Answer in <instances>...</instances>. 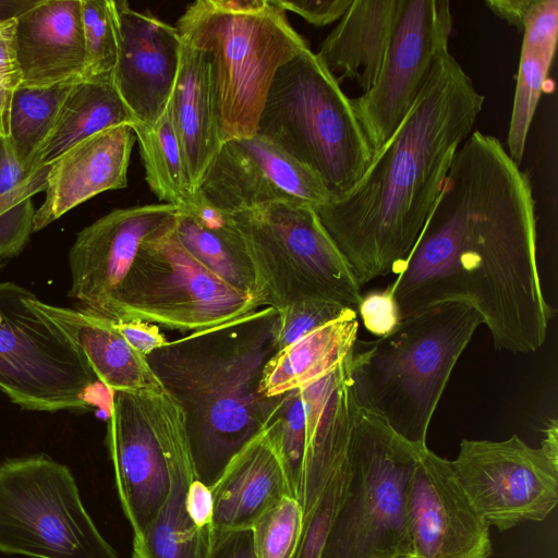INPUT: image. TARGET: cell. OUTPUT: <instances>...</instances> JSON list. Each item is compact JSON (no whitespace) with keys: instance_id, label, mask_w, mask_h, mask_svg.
<instances>
[{"instance_id":"1","label":"cell","mask_w":558,"mask_h":558,"mask_svg":"<svg viewBox=\"0 0 558 558\" xmlns=\"http://www.w3.org/2000/svg\"><path fill=\"white\" fill-rule=\"evenodd\" d=\"M388 286L401 319L440 303L472 307L494 347L531 353L556 311L544 296L529 177L495 136L480 131L459 146L440 194Z\"/></svg>"},{"instance_id":"2","label":"cell","mask_w":558,"mask_h":558,"mask_svg":"<svg viewBox=\"0 0 558 558\" xmlns=\"http://www.w3.org/2000/svg\"><path fill=\"white\" fill-rule=\"evenodd\" d=\"M485 97L448 50L414 105L344 194L314 210L359 284L397 274L440 194Z\"/></svg>"},{"instance_id":"3","label":"cell","mask_w":558,"mask_h":558,"mask_svg":"<svg viewBox=\"0 0 558 558\" xmlns=\"http://www.w3.org/2000/svg\"><path fill=\"white\" fill-rule=\"evenodd\" d=\"M278 318L264 306L145 356L183 412L195 476L209 488L270 417L274 397L262 396L259 384L277 352Z\"/></svg>"},{"instance_id":"4","label":"cell","mask_w":558,"mask_h":558,"mask_svg":"<svg viewBox=\"0 0 558 558\" xmlns=\"http://www.w3.org/2000/svg\"><path fill=\"white\" fill-rule=\"evenodd\" d=\"M482 324L472 307L449 302L401 319L385 337L357 339L351 375L360 407L411 444L427 445L450 375Z\"/></svg>"},{"instance_id":"5","label":"cell","mask_w":558,"mask_h":558,"mask_svg":"<svg viewBox=\"0 0 558 558\" xmlns=\"http://www.w3.org/2000/svg\"><path fill=\"white\" fill-rule=\"evenodd\" d=\"M175 27L210 57L222 142L256 134L274 75L308 47L276 0H197Z\"/></svg>"},{"instance_id":"6","label":"cell","mask_w":558,"mask_h":558,"mask_svg":"<svg viewBox=\"0 0 558 558\" xmlns=\"http://www.w3.org/2000/svg\"><path fill=\"white\" fill-rule=\"evenodd\" d=\"M256 134L316 174L331 198L349 191L373 157L351 98L310 47L277 70Z\"/></svg>"},{"instance_id":"7","label":"cell","mask_w":558,"mask_h":558,"mask_svg":"<svg viewBox=\"0 0 558 558\" xmlns=\"http://www.w3.org/2000/svg\"><path fill=\"white\" fill-rule=\"evenodd\" d=\"M361 408L345 494L320 558L409 557L408 489L418 449Z\"/></svg>"},{"instance_id":"8","label":"cell","mask_w":558,"mask_h":558,"mask_svg":"<svg viewBox=\"0 0 558 558\" xmlns=\"http://www.w3.org/2000/svg\"><path fill=\"white\" fill-rule=\"evenodd\" d=\"M231 217L245 243L265 306L280 311L316 299L356 311L361 286L312 205L274 203Z\"/></svg>"},{"instance_id":"9","label":"cell","mask_w":558,"mask_h":558,"mask_svg":"<svg viewBox=\"0 0 558 558\" xmlns=\"http://www.w3.org/2000/svg\"><path fill=\"white\" fill-rule=\"evenodd\" d=\"M0 553L119 558L85 509L71 470L46 454L0 463Z\"/></svg>"},{"instance_id":"10","label":"cell","mask_w":558,"mask_h":558,"mask_svg":"<svg viewBox=\"0 0 558 558\" xmlns=\"http://www.w3.org/2000/svg\"><path fill=\"white\" fill-rule=\"evenodd\" d=\"M260 307L257 299L227 284L197 262L173 226L142 243L112 299L109 320L140 319L192 332Z\"/></svg>"},{"instance_id":"11","label":"cell","mask_w":558,"mask_h":558,"mask_svg":"<svg viewBox=\"0 0 558 558\" xmlns=\"http://www.w3.org/2000/svg\"><path fill=\"white\" fill-rule=\"evenodd\" d=\"M33 294L0 282V390L25 410H93L89 396L99 380L83 351L32 305Z\"/></svg>"},{"instance_id":"12","label":"cell","mask_w":558,"mask_h":558,"mask_svg":"<svg viewBox=\"0 0 558 558\" xmlns=\"http://www.w3.org/2000/svg\"><path fill=\"white\" fill-rule=\"evenodd\" d=\"M352 350L313 380L274 397L266 425L304 520L348 458L361 410L351 375Z\"/></svg>"},{"instance_id":"13","label":"cell","mask_w":558,"mask_h":558,"mask_svg":"<svg viewBox=\"0 0 558 558\" xmlns=\"http://www.w3.org/2000/svg\"><path fill=\"white\" fill-rule=\"evenodd\" d=\"M106 442L120 504L137 537L168 497L171 457L189 442L183 412L166 391H114Z\"/></svg>"},{"instance_id":"14","label":"cell","mask_w":558,"mask_h":558,"mask_svg":"<svg viewBox=\"0 0 558 558\" xmlns=\"http://www.w3.org/2000/svg\"><path fill=\"white\" fill-rule=\"evenodd\" d=\"M548 421L539 448L518 435L463 439L451 465L484 520L500 532L543 521L558 504V426Z\"/></svg>"},{"instance_id":"15","label":"cell","mask_w":558,"mask_h":558,"mask_svg":"<svg viewBox=\"0 0 558 558\" xmlns=\"http://www.w3.org/2000/svg\"><path fill=\"white\" fill-rule=\"evenodd\" d=\"M448 0H398L389 46L374 85L351 98L373 155L403 121L438 57L448 50Z\"/></svg>"},{"instance_id":"16","label":"cell","mask_w":558,"mask_h":558,"mask_svg":"<svg viewBox=\"0 0 558 558\" xmlns=\"http://www.w3.org/2000/svg\"><path fill=\"white\" fill-rule=\"evenodd\" d=\"M196 193L227 214L274 203L314 207L331 198L316 174L257 134L223 142Z\"/></svg>"},{"instance_id":"17","label":"cell","mask_w":558,"mask_h":558,"mask_svg":"<svg viewBox=\"0 0 558 558\" xmlns=\"http://www.w3.org/2000/svg\"><path fill=\"white\" fill-rule=\"evenodd\" d=\"M178 211L166 203L119 208L83 228L69 251V296L76 308L109 320L112 299L140 246L173 227Z\"/></svg>"},{"instance_id":"18","label":"cell","mask_w":558,"mask_h":558,"mask_svg":"<svg viewBox=\"0 0 558 558\" xmlns=\"http://www.w3.org/2000/svg\"><path fill=\"white\" fill-rule=\"evenodd\" d=\"M408 526L417 558H489L490 525L460 483L451 461L422 446L407 499Z\"/></svg>"},{"instance_id":"19","label":"cell","mask_w":558,"mask_h":558,"mask_svg":"<svg viewBox=\"0 0 558 558\" xmlns=\"http://www.w3.org/2000/svg\"><path fill=\"white\" fill-rule=\"evenodd\" d=\"M118 58L112 82L135 123L154 124L166 111L179 71L182 38L175 26L114 1Z\"/></svg>"},{"instance_id":"20","label":"cell","mask_w":558,"mask_h":558,"mask_svg":"<svg viewBox=\"0 0 558 558\" xmlns=\"http://www.w3.org/2000/svg\"><path fill=\"white\" fill-rule=\"evenodd\" d=\"M135 134L128 124L100 131L72 146L46 175V196L36 209L33 232L40 231L94 196L128 185Z\"/></svg>"},{"instance_id":"21","label":"cell","mask_w":558,"mask_h":558,"mask_svg":"<svg viewBox=\"0 0 558 558\" xmlns=\"http://www.w3.org/2000/svg\"><path fill=\"white\" fill-rule=\"evenodd\" d=\"M15 48L22 86L45 88L82 81L81 0H37L16 17Z\"/></svg>"},{"instance_id":"22","label":"cell","mask_w":558,"mask_h":558,"mask_svg":"<svg viewBox=\"0 0 558 558\" xmlns=\"http://www.w3.org/2000/svg\"><path fill=\"white\" fill-rule=\"evenodd\" d=\"M210 489L214 535L250 530L272 504L292 496L267 425L230 460Z\"/></svg>"},{"instance_id":"23","label":"cell","mask_w":558,"mask_h":558,"mask_svg":"<svg viewBox=\"0 0 558 558\" xmlns=\"http://www.w3.org/2000/svg\"><path fill=\"white\" fill-rule=\"evenodd\" d=\"M167 110L195 194L223 142L210 57L183 39Z\"/></svg>"},{"instance_id":"24","label":"cell","mask_w":558,"mask_h":558,"mask_svg":"<svg viewBox=\"0 0 558 558\" xmlns=\"http://www.w3.org/2000/svg\"><path fill=\"white\" fill-rule=\"evenodd\" d=\"M29 302L83 351L97 379L110 392H165L146 357L126 342L112 322L78 308L47 304L35 294Z\"/></svg>"},{"instance_id":"25","label":"cell","mask_w":558,"mask_h":558,"mask_svg":"<svg viewBox=\"0 0 558 558\" xmlns=\"http://www.w3.org/2000/svg\"><path fill=\"white\" fill-rule=\"evenodd\" d=\"M398 0H352L316 56L333 74L354 81L363 93L375 83L385 59Z\"/></svg>"},{"instance_id":"26","label":"cell","mask_w":558,"mask_h":558,"mask_svg":"<svg viewBox=\"0 0 558 558\" xmlns=\"http://www.w3.org/2000/svg\"><path fill=\"white\" fill-rule=\"evenodd\" d=\"M174 232L197 262L265 306L252 260L231 214L214 208L195 193L189 205L179 208Z\"/></svg>"},{"instance_id":"27","label":"cell","mask_w":558,"mask_h":558,"mask_svg":"<svg viewBox=\"0 0 558 558\" xmlns=\"http://www.w3.org/2000/svg\"><path fill=\"white\" fill-rule=\"evenodd\" d=\"M507 153L521 163L536 107L553 63L558 36V1L536 0L524 26Z\"/></svg>"},{"instance_id":"28","label":"cell","mask_w":558,"mask_h":558,"mask_svg":"<svg viewBox=\"0 0 558 558\" xmlns=\"http://www.w3.org/2000/svg\"><path fill=\"white\" fill-rule=\"evenodd\" d=\"M170 489L154 521L133 537V558H209L214 532L197 527L186 510L190 484L196 478L190 444L173 453Z\"/></svg>"},{"instance_id":"29","label":"cell","mask_w":558,"mask_h":558,"mask_svg":"<svg viewBox=\"0 0 558 558\" xmlns=\"http://www.w3.org/2000/svg\"><path fill=\"white\" fill-rule=\"evenodd\" d=\"M134 123L112 81H77L51 131L34 155L29 173L49 167L72 146L100 131Z\"/></svg>"},{"instance_id":"30","label":"cell","mask_w":558,"mask_h":558,"mask_svg":"<svg viewBox=\"0 0 558 558\" xmlns=\"http://www.w3.org/2000/svg\"><path fill=\"white\" fill-rule=\"evenodd\" d=\"M357 332V313L351 310L278 351L264 366L259 393L270 398L313 380L353 349Z\"/></svg>"},{"instance_id":"31","label":"cell","mask_w":558,"mask_h":558,"mask_svg":"<svg viewBox=\"0 0 558 558\" xmlns=\"http://www.w3.org/2000/svg\"><path fill=\"white\" fill-rule=\"evenodd\" d=\"M138 143L145 179L161 203L179 208L194 196L185 157L168 110L151 125H131Z\"/></svg>"},{"instance_id":"32","label":"cell","mask_w":558,"mask_h":558,"mask_svg":"<svg viewBox=\"0 0 558 558\" xmlns=\"http://www.w3.org/2000/svg\"><path fill=\"white\" fill-rule=\"evenodd\" d=\"M76 82H64L45 88L21 85L15 90L10 109L9 140L28 173L34 155L51 131Z\"/></svg>"},{"instance_id":"33","label":"cell","mask_w":558,"mask_h":558,"mask_svg":"<svg viewBox=\"0 0 558 558\" xmlns=\"http://www.w3.org/2000/svg\"><path fill=\"white\" fill-rule=\"evenodd\" d=\"M84 38L82 81H112L118 58L113 0H81Z\"/></svg>"},{"instance_id":"34","label":"cell","mask_w":558,"mask_h":558,"mask_svg":"<svg viewBox=\"0 0 558 558\" xmlns=\"http://www.w3.org/2000/svg\"><path fill=\"white\" fill-rule=\"evenodd\" d=\"M303 521L296 498L287 495L272 504L250 529L254 558H293Z\"/></svg>"},{"instance_id":"35","label":"cell","mask_w":558,"mask_h":558,"mask_svg":"<svg viewBox=\"0 0 558 558\" xmlns=\"http://www.w3.org/2000/svg\"><path fill=\"white\" fill-rule=\"evenodd\" d=\"M349 311L351 308L316 299L295 302L283 307L278 311L277 352L291 345L316 328L338 319Z\"/></svg>"},{"instance_id":"36","label":"cell","mask_w":558,"mask_h":558,"mask_svg":"<svg viewBox=\"0 0 558 558\" xmlns=\"http://www.w3.org/2000/svg\"><path fill=\"white\" fill-rule=\"evenodd\" d=\"M16 19L0 22V137L9 138V118L15 90L22 85V73L15 48Z\"/></svg>"},{"instance_id":"37","label":"cell","mask_w":558,"mask_h":558,"mask_svg":"<svg viewBox=\"0 0 558 558\" xmlns=\"http://www.w3.org/2000/svg\"><path fill=\"white\" fill-rule=\"evenodd\" d=\"M356 313L365 329L377 338L389 335L401 322L398 304L388 287L362 294Z\"/></svg>"},{"instance_id":"38","label":"cell","mask_w":558,"mask_h":558,"mask_svg":"<svg viewBox=\"0 0 558 558\" xmlns=\"http://www.w3.org/2000/svg\"><path fill=\"white\" fill-rule=\"evenodd\" d=\"M287 11L303 17L315 26H325L340 20L352 0H276Z\"/></svg>"},{"instance_id":"39","label":"cell","mask_w":558,"mask_h":558,"mask_svg":"<svg viewBox=\"0 0 558 558\" xmlns=\"http://www.w3.org/2000/svg\"><path fill=\"white\" fill-rule=\"evenodd\" d=\"M112 323L126 342L144 356L168 342L160 332L159 327L155 324L140 319H125Z\"/></svg>"},{"instance_id":"40","label":"cell","mask_w":558,"mask_h":558,"mask_svg":"<svg viewBox=\"0 0 558 558\" xmlns=\"http://www.w3.org/2000/svg\"><path fill=\"white\" fill-rule=\"evenodd\" d=\"M186 510L197 527L213 531L214 506L211 489L197 478L189 486Z\"/></svg>"},{"instance_id":"41","label":"cell","mask_w":558,"mask_h":558,"mask_svg":"<svg viewBox=\"0 0 558 558\" xmlns=\"http://www.w3.org/2000/svg\"><path fill=\"white\" fill-rule=\"evenodd\" d=\"M29 174L20 162L9 138H1L0 149V196L20 186Z\"/></svg>"},{"instance_id":"42","label":"cell","mask_w":558,"mask_h":558,"mask_svg":"<svg viewBox=\"0 0 558 558\" xmlns=\"http://www.w3.org/2000/svg\"><path fill=\"white\" fill-rule=\"evenodd\" d=\"M209 558H254L251 531L214 535Z\"/></svg>"},{"instance_id":"43","label":"cell","mask_w":558,"mask_h":558,"mask_svg":"<svg viewBox=\"0 0 558 558\" xmlns=\"http://www.w3.org/2000/svg\"><path fill=\"white\" fill-rule=\"evenodd\" d=\"M536 0H487L485 4L498 17L519 31H523L524 23L535 5Z\"/></svg>"},{"instance_id":"44","label":"cell","mask_w":558,"mask_h":558,"mask_svg":"<svg viewBox=\"0 0 558 558\" xmlns=\"http://www.w3.org/2000/svg\"><path fill=\"white\" fill-rule=\"evenodd\" d=\"M49 167L43 168L38 172L31 175L28 180L22 183L14 190L0 196V214L7 210L9 207L17 203L19 201L34 196L41 192L46 187V175Z\"/></svg>"},{"instance_id":"45","label":"cell","mask_w":558,"mask_h":558,"mask_svg":"<svg viewBox=\"0 0 558 558\" xmlns=\"http://www.w3.org/2000/svg\"><path fill=\"white\" fill-rule=\"evenodd\" d=\"M36 2L37 0H0V22L16 19Z\"/></svg>"},{"instance_id":"46","label":"cell","mask_w":558,"mask_h":558,"mask_svg":"<svg viewBox=\"0 0 558 558\" xmlns=\"http://www.w3.org/2000/svg\"><path fill=\"white\" fill-rule=\"evenodd\" d=\"M388 558H407V557L397 556V557H388Z\"/></svg>"},{"instance_id":"47","label":"cell","mask_w":558,"mask_h":558,"mask_svg":"<svg viewBox=\"0 0 558 558\" xmlns=\"http://www.w3.org/2000/svg\"><path fill=\"white\" fill-rule=\"evenodd\" d=\"M407 558H417L416 556L412 555V556H409Z\"/></svg>"},{"instance_id":"48","label":"cell","mask_w":558,"mask_h":558,"mask_svg":"<svg viewBox=\"0 0 558 558\" xmlns=\"http://www.w3.org/2000/svg\"><path fill=\"white\" fill-rule=\"evenodd\" d=\"M0 149H1V137H0Z\"/></svg>"}]
</instances>
